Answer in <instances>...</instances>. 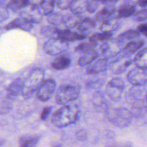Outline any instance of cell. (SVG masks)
Instances as JSON below:
<instances>
[{
	"instance_id": "obj_3",
	"label": "cell",
	"mask_w": 147,
	"mask_h": 147,
	"mask_svg": "<svg viewBox=\"0 0 147 147\" xmlns=\"http://www.w3.org/2000/svg\"><path fill=\"white\" fill-rule=\"evenodd\" d=\"M131 111L124 107L108 108L106 118L114 126L121 128L127 127L132 121Z\"/></svg>"
},
{
	"instance_id": "obj_13",
	"label": "cell",
	"mask_w": 147,
	"mask_h": 147,
	"mask_svg": "<svg viewBox=\"0 0 147 147\" xmlns=\"http://www.w3.org/2000/svg\"><path fill=\"white\" fill-rule=\"evenodd\" d=\"M109 67V63L108 61V59L104 57V58L93 61V63L89 65L86 68V73L88 75L98 74V73L106 71Z\"/></svg>"
},
{
	"instance_id": "obj_12",
	"label": "cell",
	"mask_w": 147,
	"mask_h": 147,
	"mask_svg": "<svg viewBox=\"0 0 147 147\" xmlns=\"http://www.w3.org/2000/svg\"><path fill=\"white\" fill-rule=\"evenodd\" d=\"M24 81L22 78H17L11 82L7 88V99L11 101L16 100L20 96H22Z\"/></svg>"
},
{
	"instance_id": "obj_14",
	"label": "cell",
	"mask_w": 147,
	"mask_h": 147,
	"mask_svg": "<svg viewBox=\"0 0 147 147\" xmlns=\"http://www.w3.org/2000/svg\"><path fill=\"white\" fill-rule=\"evenodd\" d=\"M33 24L22 17H18L10 22L5 26V30H11L14 29H20L23 31L30 32L32 29Z\"/></svg>"
},
{
	"instance_id": "obj_9",
	"label": "cell",
	"mask_w": 147,
	"mask_h": 147,
	"mask_svg": "<svg viewBox=\"0 0 147 147\" xmlns=\"http://www.w3.org/2000/svg\"><path fill=\"white\" fill-rule=\"evenodd\" d=\"M125 45L119 42L117 40H111L105 41L100 45V50L102 54L106 56V58L117 56Z\"/></svg>"
},
{
	"instance_id": "obj_34",
	"label": "cell",
	"mask_w": 147,
	"mask_h": 147,
	"mask_svg": "<svg viewBox=\"0 0 147 147\" xmlns=\"http://www.w3.org/2000/svg\"><path fill=\"white\" fill-rule=\"evenodd\" d=\"M93 104L94 105L96 109H103L106 106V100L104 96L100 93H96L93 97Z\"/></svg>"
},
{
	"instance_id": "obj_41",
	"label": "cell",
	"mask_w": 147,
	"mask_h": 147,
	"mask_svg": "<svg viewBox=\"0 0 147 147\" xmlns=\"http://www.w3.org/2000/svg\"><path fill=\"white\" fill-rule=\"evenodd\" d=\"M76 136L78 140L85 141L88 138V133L84 129H80V130H78L76 132Z\"/></svg>"
},
{
	"instance_id": "obj_15",
	"label": "cell",
	"mask_w": 147,
	"mask_h": 147,
	"mask_svg": "<svg viewBox=\"0 0 147 147\" xmlns=\"http://www.w3.org/2000/svg\"><path fill=\"white\" fill-rule=\"evenodd\" d=\"M86 35L80 34V33L74 32L69 30H60L58 29L57 33V39L65 42H74L78 40H84Z\"/></svg>"
},
{
	"instance_id": "obj_29",
	"label": "cell",
	"mask_w": 147,
	"mask_h": 147,
	"mask_svg": "<svg viewBox=\"0 0 147 147\" xmlns=\"http://www.w3.org/2000/svg\"><path fill=\"white\" fill-rule=\"evenodd\" d=\"M40 139L39 136L22 137L20 140V147H36Z\"/></svg>"
},
{
	"instance_id": "obj_19",
	"label": "cell",
	"mask_w": 147,
	"mask_h": 147,
	"mask_svg": "<svg viewBox=\"0 0 147 147\" xmlns=\"http://www.w3.org/2000/svg\"><path fill=\"white\" fill-rule=\"evenodd\" d=\"M116 14V8L114 6L106 5L100 11L96 14L95 17L96 22H103L109 19L112 18L113 15Z\"/></svg>"
},
{
	"instance_id": "obj_30",
	"label": "cell",
	"mask_w": 147,
	"mask_h": 147,
	"mask_svg": "<svg viewBox=\"0 0 147 147\" xmlns=\"http://www.w3.org/2000/svg\"><path fill=\"white\" fill-rule=\"evenodd\" d=\"M40 32H41V34L42 35L49 38V40L50 39H57L58 28H57L55 26H43V27H42Z\"/></svg>"
},
{
	"instance_id": "obj_22",
	"label": "cell",
	"mask_w": 147,
	"mask_h": 147,
	"mask_svg": "<svg viewBox=\"0 0 147 147\" xmlns=\"http://www.w3.org/2000/svg\"><path fill=\"white\" fill-rule=\"evenodd\" d=\"M98 57V53L97 51L95 50H90V51L83 53V55L79 58L78 61V64L80 66L88 65L95 61Z\"/></svg>"
},
{
	"instance_id": "obj_2",
	"label": "cell",
	"mask_w": 147,
	"mask_h": 147,
	"mask_svg": "<svg viewBox=\"0 0 147 147\" xmlns=\"http://www.w3.org/2000/svg\"><path fill=\"white\" fill-rule=\"evenodd\" d=\"M45 73L42 69L35 68L32 70L26 80L23 83L22 96L24 98H31L33 93L37 91L39 88L44 81Z\"/></svg>"
},
{
	"instance_id": "obj_46",
	"label": "cell",
	"mask_w": 147,
	"mask_h": 147,
	"mask_svg": "<svg viewBox=\"0 0 147 147\" xmlns=\"http://www.w3.org/2000/svg\"><path fill=\"white\" fill-rule=\"evenodd\" d=\"M146 107H147V95L146 96Z\"/></svg>"
},
{
	"instance_id": "obj_25",
	"label": "cell",
	"mask_w": 147,
	"mask_h": 147,
	"mask_svg": "<svg viewBox=\"0 0 147 147\" xmlns=\"http://www.w3.org/2000/svg\"><path fill=\"white\" fill-rule=\"evenodd\" d=\"M140 36V33L137 30H129L124 32L121 33L119 37L116 38V40L124 45L125 43L128 41H131L134 39H136Z\"/></svg>"
},
{
	"instance_id": "obj_31",
	"label": "cell",
	"mask_w": 147,
	"mask_h": 147,
	"mask_svg": "<svg viewBox=\"0 0 147 147\" xmlns=\"http://www.w3.org/2000/svg\"><path fill=\"white\" fill-rule=\"evenodd\" d=\"M65 16L60 13H51L47 15V20L52 26H59L63 24Z\"/></svg>"
},
{
	"instance_id": "obj_18",
	"label": "cell",
	"mask_w": 147,
	"mask_h": 147,
	"mask_svg": "<svg viewBox=\"0 0 147 147\" xmlns=\"http://www.w3.org/2000/svg\"><path fill=\"white\" fill-rule=\"evenodd\" d=\"M96 26V22L94 20L86 17V18L82 19L81 21L78 24L77 29L80 34H84L90 32L93 30H94Z\"/></svg>"
},
{
	"instance_id": "obj_1",
	"label": "cell",
	"mask_w": 147,
	"mask_h": 147,
	"mask_svg": "<svg viewBox=\"0 0 147 147\" xmlns=\"http://www.w3.org/2000/svg\"><path fill=\"white\" fill-rule=\"evenodd\" d=\"M79 119V109L76 105H65L52 116V123L57 128H65L76 123Z\"/></svg>"
},
{
	"instance_id": "obj_6",
	"label": "cell",
	"mask_w": 147,
	"mask_h": 147,
	"mask_svg": "<svg viewBox=\"0 0 147 147\" xmlns=\"http://www.w3.org/2000/svg\"><path fill=\"white\" fill-rule=\"evenodd\" d=\"M68 48V43L59 39H50L44 44L45 51L51 56L63 55Z\"/></svg>"
},
{
	"instance_id": "obj_21",
	"label": "cell",
	"mask_w": 147,
	"mask_h": 147,
	"mask_svg": "<svg viewBox=\"0 0 147 147\" xmlns=\"http://www.w3.org/2000/svg\"><path fill=\"white\" fill-rule=\"evenodd\" d=\"M144 44L143 40H133L128 42L126 45L123 47L120 53L124 55L130 56V55L136 53L139 50L141 47Z\"/></svg>"
},
{
	"instance_id": "obj_17",
	"label": "cell",
	"mask_w": 147,
	"mask_h": 147,
	"mask_svg": "<svg viewBox=\"0 0 147 147\" xmlns=\"http://www.w3.org/2000/svg\"><path fill=\"white\" fill-rule=\"evenodd\" d=\"M119 27H120V23L118 21V19H116V17H112L102 22L99 30L101 31V32L113 34L114 32L119 30Z\"/></svg>"
},
{
	"instance_id": "obj_37",
	"label": "cell",
	"mask_w": 147,
	"mask_h": 147,
	"mask_svg": "<svg viewBox=\"0 0 147 147\" xmlns=\"http://www.w3.org/2000/svg\"><path fill=\"white\" fill-rule=\"evenodd\" d=\"M73 1V0H56V4L59 9L65 10L70 9Z\"/></svg>"
},
{
	"instance_id": "obj_28",
	"label": "cell",
	"mask_w": 147,
	"mask_h": 147,
	"mask_svg": "<svg viewBox=\"0 0 147 147\" xmlns=\"http://www.w3.org/2000/svg\"><path fill=\"white\" fill-rule=\"evenodd\" d=\"M82 18L80 15L78 14H71V15H68L67 17H65L64 22H63V24L66 28L71 29L75 27H77L78 24H79L80 21H81Z\"/></svg>"
},
{
	"instance_id": "obj_4",
	"label": "cell",
	"mask_w": 147,
	"mask_h": 147,
	"mask_svg": "<svg viewBox=\"0 0 147 147\" xmlns=\"http://www.w3.org/2000/svg\"><path fill=\"white\" fill-rule=\"evenodd\" d=\"M80 95V89L71 85H63L57 90L55 100L59 105L65 106L70 102L74 101Z\"/></svg>"
},
{
	"instance_id": "obj_26",
	"label": "cell",
	"mask_w": 147,
	"mask_h": 147,
	"mask_svg": "<svg viewBox=\"0 0 147 147\" xmlns=\"http://www.w3.org/2000/svg\"><path fill=\"white\" fill-rule=\"evenodd\" d=\"M30 3L29 0H11L6 7L12 11H18L29 5Z\"/></svg>"
},
{
	"instance_id": "obj_36",
	"label": "cell",
	"mask_w": 147,
	"mask_h": 147,
	"mask_svg": "<svg viewBox=\"0 0 147 147\" xmlns=\"http://www.w3.org/2000/svg\"><path fill=\"white\" fill-rule=\"evenodd\" d=\"M133 19L136 22H143L147 20V8L142 9L139 11H136L133 16Z\"/></svg>"
},
{
	"instance_id": "obj_32",
	"label": "cell",
	"mask_w": 147,
	"mask_h": 147,
	"mask_svg": "<svg viewBox=\"0 0 147 147\" xmlns=\"http://www.w3.org/2000/svg\"><path fill=\"white\" fill-rule=\"evenodd\" d=\"M112 36H113V34H111V33H96V34L90 36L89 40H90V42H91L97 43V42L107 41V40H111Z\"/></svg>"
},
{
	"instance_id": "obj_11",
	"label": "cell",
	"mask_w": 147,
	"mask_h": 147,
	"mask_svg": "<svg viewBox=\"0 0 147 147\" xmlns=\"http://www.w3.org/2000/svg\"><path fill=\"white\" fill-rule=\"evenodd\" d=\"M127 79L133 86H144L147 84V70L139 67L132 69L128 73Z\"/></svg>"
},
{
	"instance_id": "obj_23",
	"label": "cell",
	"mask_w": 147,
	"mask_h": 147,
	"mask_svg": "<svg viewBox=\"0 0 147 147\" xmlns=\"http://www.w3.org/2000/svg\"><path fill=\"white\" fill-rule=\"evenodd\" d=\"M133 61L137 67L147 70V48H144L138 52Z\"/></svg>"
},
{
	"instance_id": "obj_16",
	"label": "cell",
	"mask_w": 147,
	"mask_h": 147,
	"mask_svg": "<svg viewBox=\"0 0 147 147\" xmlns=\"http://www.w3.org/2000/svg\"><path fill=\"white\" fill-rule=\"evenodd\" d=\"M136 7L135 4L131 3H126L123 4L118 9L115 14V17L116 19H122V18H128L136 13Z\"/></svg>"
},
{
	"instance_id": "obj_24",
	"label": "cell",
	"mask_w": 147,
	"mask_h": 147,
	"mask_svg": "<svg viewBox=\"0 0 147 147\" xmlns=\"http://www.w3.org/2000/svg\"><path fill=\"white\" fill-rule=\"evenodd\" d=\"M88 1V0H73L70 7L71 12L78 15L83 14L87 10Z\"/></svg>"
},
{
	"instance_id": "obj_45",
	"label": "cell",
	"mask_w": 147,
	"mask_h": 147,
	"mask_svg": "<svg viewBox=\"0 0 147 147\" xmlns=\"http://www.w3.org/2000/svg\"><path fill=\"white\" fill-rule=\"evenodd\" d=\"M5 144V139L0 138V146H3Z\"/></svg>"
},
{
	"instance_id": "obj_8",
	"label": "cell",
	"mask_w": 147,
	"mask_h": 147,
	"mask_svg": "<svg viewBox=\"0 0 147 147\" xmlns=\"http://www.w3.org/2000/svg\"><path fill=\"white\" fill-rule=\"evenodd\" d=\"M118 55H119V57H116V59L109 64V67L111 70L112 73L116 75L122 74L124 73L133 62V60L131 58L130 56L124 55L121 53H119Z\"/></svg>"
},
{
	"instance_id": "obj_20",
	"label": "cell",
	"mask_w": 147,
	"mask_h": 147,
	"mask_svg": "<svg viewBox=\"0 0 147 147\" xmlns=\"http://www.w3.org/2000/svg\"><path fill=\"white\" fill-rule=\"evenodd\" d=\"M70 63L71 60L69 56L66 55H60L54 59V60L52 62L51 66L55 70H65L70 66Z\"/></svg>"
},
{
	"instance_id": "obj_43",
	"label": "cell",
	"mask_w": 147,
	"mask_h": 147,
	"mask_svg": "<svg viewBox=\"0 0 147 147\" xmlns=\"http://www.w3.org/2000/svg\"><path fill=\"white\" fill-rule=\"evenodd\" d=\"M137 31L147 37V23H142L137 27Z\"/></svg>"
},
{
	"instance_id": "obj_42",
	"label": "cell",
	"mask_w": 147,
	"mask_h": 147,
	"mask_svg": "<svg viewBox=\"0 0 147 147\" xmlns=\"http://www.w3.org/2000/svg\"><path fill=\"white\" fill-rule=\"evenodd\" d=\"M51 108L50 107H45L43 110L42 111L41 113H40V119L42 121H46L48 118L49 115L51 113Z\"/></svg>"
},
{
	"instance_id": "obj_33",
	"label": "cell",
	"mask_w": 147,
	"mask_h": 147,
	"mask_svg": "<svg viewBox=\"0 0 147 147\" xmlns=\"http://www.w3.org/2000/svg\"><path fill=\"white\" fill-rule=\"evenodd\" d=\"M97 46V43L96 42H83L78 45L76 47V51L78 53H85L86 52H88L90 50H95V47Z\"/></svg>"
},
{
	"instance_id": "obj_40",
	"label": "cell",
	"mask_w": 147,
	"mask_h": 147,
	"mask_svg": "<svg viewBox=\"0 0 147 147\" xmlns=\"http://www.w3.org/2000/svg\"><path fill=\"white\" fill-rule=\"evenodd\" d=\"M106 147H133V144L130 142H116L108 144Z\"/></svg>"
},
{
	"instance_id": "obj_27",
	"label": "cell",
	"mask_w": 147,
	"mask_h": 147,
	"mask_svg": "<svg viewBox=\"0 0 147 147\" xmlns=\"http://www.w3.org/2000/svg\"><path fill=\"white\" fill-rule=\"evenodd\" d=\"M55 4V0H42L40 1L39 8L43 15H49L53 13Z\"/></svg>"
},
{
	"instance_id": "obj_7",
	"label": "cell",
	"mask_w": 147,
	"mask_h": 147,
	"mask_svg": "<svg viewBox=\"0 0 147 147\" xmlns=\"http://www.w3.org/2000/svg\"><path fill=\"white\" fill-rule=\"evenodd\" d=\"M20 17L25 19L32 24H37L42 20L43 14H42L38 6L35 4H30L24 7L20 12Z\"/></svg>"
},
{
	"instance_id": "obj_5",
	"label": "cell",
	"mask_w": 147,
	"mask_h": 147,
	"mask_svg": "<svg viewBox=\"0 0 147 147\" xmlns=\"http://www.w3.org/2000/svg\"><path fill=\"white\" fill-rule=\"evenodd\" d=\"M126 85L120 78H113L108 83L106 88V94L113 101H119L121 98L122 93Z\"/></svg>"
},
{
	"instance_id": "obj_10",
	"label": "cell",
	"mask_w": 147,
	"mask_h": 147,
	"mask_svg": "<svg viewBox=\"0 0 147 147\" xmlns=\"http://www.w3.org/2000/svg\"><path fill=\"white\" fill-rule=\"evenodd\" d=\"M56 89V83L53 79H47L43 81L37 90V96L42 102L47 101L52 98Z\"/></svg>"
},
{
	"instance_id": "obj_44",
	"label": "cell",
	"mask_w": 147,
	"mask_h": 147,
	"mask_svg": "<svg viewBox=\"0 0 147 147\" xmlns=\"http://www.w3.org/2000/svg\"><path fill=\"white\" fill-rule=\"evenodd\" d=\"M137 4L139 7H145L147 6V0H138Z\"/></svg>"
},
{
	"instance_id": "obj_39",
	"label": "cell",
	"mask_w": 147,
	"mask_h": 147,
	"mask_svg": "<svg viewBox=\"0 0 147 147\" xmlns=\"http://www.w3.org/2000/svg\"><path fill=\"white\" fill-rule=\"evenodd\" d=\"M98 4L99 3L94 1V0H88V1L87 10L86 11L90 13L95 12L98 9Z\"/></svg>"
},
{
	"instance_id": "obj_35",
	"label": "cell",
	"mask_w": 147,
	"mask_h": 147,
	"mask_svg": "<svg viewBox=\"0 0 147 147\" xmlns=\"http://www.w3.org/2000/svg\"><path fill=\"white\" fill-rule=\"evenodd\" d=\"M13 108L12 103L9 100H2L0 101V116L9 113Z\"/></svg>"
},
{
	"instance_id": "obj_38",
	"label": "cell",
	"mask_w": 147,
	"mask_h": 147,
	"mask_svg": "<svg viewBox=\"0 0 147 147\" xmlns=\"http://www.w3.org/2000/svg\"><path fill=\"white\" fill-rule=\"evenodd\" d=\"M9 17V9L4 6H0V22L5 21Z\"/></svg>"
}]
</instances>
